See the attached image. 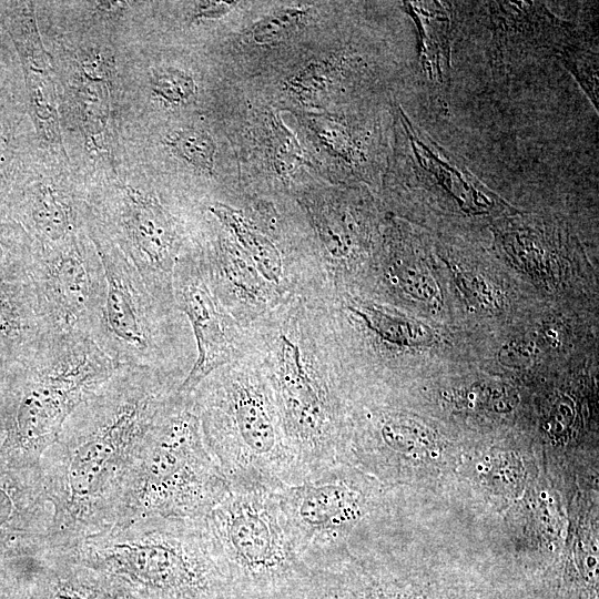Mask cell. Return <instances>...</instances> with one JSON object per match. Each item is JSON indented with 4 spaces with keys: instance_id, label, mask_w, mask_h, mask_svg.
Listing matches in <instances>:
<instances>
[{
    "instance_id": "obj_1",
    "label": "cell",
    "mask_w": 599,
    "mask_h": 599,
    "mask_svg": "<svg viewBox=\"0 0 599 599\" xmlns=\"http://www.w3.org/2000/svg\"><path fill=\"white\" fill-rule=\"evenodd\" d=\"M184 378L121 366L71 413L40 461L53 509L52 549L71 550L115 525L146 435Z\"/></svg>"
},
{
    "instance_id": "obj_2",
    "label": "cell",
    "mask_w": 599,
    "mask_h": 599,
    "mask_svg": "<svg viewBox=\"0 0 599 599\" xmlns=\"http://www.w3.org/2000/svg\"><path fill=\"white\" fill-rule=\"evenodd\" d=\"M246 332L271 385L293 455L292 485L342 463L347 398L318 302L292 298Z\"/></svg>"
},
{
    "instance_id": "obj_3",
    "label": "cell",
    "mask_w": 599,
    "mask_h": 599,
    "mask_svg": "<svg viewBox=\"0 0 599 599\" xmlns=\"http://www.w3.org/2000/svg\"><path fill=\"white\" fill-rule=\"evenodd\" d=\"M205 211L213 226L192 246L212 290L236 317H255L324 290L313 238L274 205L245 210L213 202Z\"/></svg>"
},
{
    "instance_id": "obj_4",
    "label": "cell",
    "mask_w": 599,
    "mask_h": 599,
    "mask_svg": "<svg viewBox=\"0 0 599 599\" xmlns=\"http://www.w3.org/2000/svg\"><path fill=\"white\" fill-rule=\"evenodd\" d=\"M0 377V474L40 469L71 413L121 366L81 333L47 332Z\"/></svg>"
},
{
    "instance_id": "obj_5",
    "label": "cell",
    "mask_w": 599,
    "mask_h": 599,
    "mask_svg": "<svg viewBox=\"0 0 599 599\" xmlns=\"http://www.w3.org/2000/svg\"><path fill=\"white\" fill-rule=\"evenodd\" d=\"M190 394L204 444L231 490L278 493L293 484V455L271 385L251 344Z\"/></svg>"
},
{
    "instance_id": "obj_6",
    "label": "cell",
    "mask_w": 599,
    "mask_h": 599,
    "mask_svg": "<svg viewBox=\"0 0 599 599\" xmlns=\"http://www.w3.org/2000/svg\"><path fill=\"white\" fill-rule=\"evenodd\" d=\"M63 552L141 599H231L204 519L140 518Z\"/></svg>"
},
{
    "instance_id": "obj_7",
    "label": "cell",
    "mask_w": 599,
    "mask_h": 599,
    "mask_svg": "<svg viewBox=\"0 0 599 599\" xmlns=\"http://www.w3.org/2000/svg\"><path fill=\"white\" fill-rule=\"evenodd\" d=\"M230 491L204 444L191 394L176 389L146 435L115 525L149 517L204 519Z\"/></svg>"
},
{
    "instance_id": "obj_8",
    "label": "cell",
    "mask_w": 599,
    "mask_h": 599,
    "mask_svg": "<svg viewBox=\"0 0 599 599\" xmlns=\"http://www.w3.org/2000/svg\"><path fill=\"white\" fill-rule=\"evenodd\" d=\"M231 599H302L313 570L297 552L277 493L231 490L204 518Z\"/></svg>"
},
{
    "instance_id": "obj_9",
    "label": "cell",
    "mask_w": 599,
    "mask_h": 599,
    "mask_svg": "<svg viewBox=\"0 0 599 599\" xmlns=\"http://www.w3.org/2000/svg\"><path fill=\"white\" fill-rule=\"evenodd\" d=\"M105 274V295L90 338L120 366L186 377L196 349L186 317L148 290L139 271L100 234L93 236Z\"/></svg>"
},
{
    "instance_id": "obj_10",
    "label": "cell",
    "mask_w": 599,
    "mask_h": 599,
    "mask_svg": "<svg viewBox=\"0 0 599 599\" xmlns=\"http://www.w3.org/2000/svg\"><path fill=\"white\" fill-rule=\"evenodd\" d=\"M277 498L293 544L313 571L353 557L361 530L383 507L373 481L344 461L285 486Z\"/></svg>"
},
{
    "instance_id": "obj_11",
    "label": "cell",
    "mask_w": 599,
    "mask_h": 599,
    "mask_svg": "<svg viewBox=\"0 0 599 599\" xmlns=\"http://www.w3.org/2000/svg\"><path fill=\"white\" fill-rule=\"evenodd\" d=\"M98 216L105 227L94 232L112 234L150 293L163 304L176 306L173 271L187 244L183 225L170 209L151 190L121 185L100 202Z\"/></svg>"
},
{
    "instance_id": "obj_12",
    "label": "cell",
    "mask_w": 599,
    "mask_h": 599,
    "mask_svg": "<svg viewBox=\"0 0 599 599\" xmlns=\"http://www.w3.org/2000/svg\"><path fill=\"white\" fill-rule=\"evenodd\" d=\"M30 274L48 332L90 337L105 295L104 267L97 247L80 233L59 243L39 245Z\"/></svg>"
},
{
    "instance_id": "obj_13",
    "label": "cell",
    "mask_w": 599,
    "mask_h": 599,
    "mask_svg": "<svg viewBox=\"0 0 599 599\" xmlns=\"http://www.w3.org/2000/svg\"><path fill=\"white\" fill-rule=\"evenodd\" d=\"M172 290L195 343L194 364L177 388L190 394L207 375L247 351L248 334L213 292L191 245L176 261Z\"/></svg>"
},
{
    "instance_id": "obj_14",
    "label": "cell",
    "mask_w": 599,
    "mask_h": 599,
    "mask_svg": "<svg viewBox=\"0 0 599 599\" xmlns=\"http://www.w3.org/2000/svg\"><path fill=\"white\" fill-rule=\"evenodd\" d=\"M52 525L41 469L0 474V569L29 568L48 554Z\"/></svg>"
},
{
    "instance_id": "obj_15",
    "label": "cell",
    "mask_w": 599,
    "mask_h": 599,
    "mask_svg": "<svg viewBox=\"0 0 599 599\" xmlns=\"http://www.w3.org/2000/svg\"><path fill=\"white\" fill-rule=\"evenodd\" d=\"M3 26L21 61L37 131L47 143L61 145L52 69L37 28L33 3L12 2L7 6Z\"/></svg>"
},
{
    "instance_id": "obj_16",
    "label": "cell",
    "mask_w": 599,
    "mask_h": 599,
    "mask_svg": "<svg viewBox=\"0 0 599 599\" xmlns=\"http://www.w3.org/2000/svg\"><path fill=\"white\" fill-rule=\"evenodd\" d=\"M31 585L33 599H141L113 579L55 550L38 560Z\"/></svg>"
},
{
    "instance_id": "obj_17",
    "label": "cell",
    "mask_w": 599,
    "mask_h": 599,
    "mask_svg": "<svg viewBox=\"0 0 599 599\" xmlns=\"http://www.w3.org/2000/svg\"><path fill=\"white\" fill-rule=\"evenodd\" d=\"M23 210L40 245L59 243L80 233L73 195L51 181H41L28 190Z\"/></svg>"
},
{
    "instance_id": "obj_18",
    "label": "cell",
    "mask_w": 599,
    "mask_h": 599,
    "mask_svg": "<svg viewBox=\"0 0 599 599\" xmlns=\"http://www.w3.org/2000/svg\"><path fill=\"white\" fill-rule=\"evenodd\" d=\"M165 145L173 154L196 170L211 175L216 146L210 134L196 129H182L167 135Z\"/></svg>"
},
{
    "instance_id": "obj_19",
    "label": "cell",
    "mask_w": 599,
    "mask_h": 599,
    "mask_svg": "<svg viewBox=\"0 0 599 599\" xmlns=\"http://www.w3.org/2000/svg\"><path fill=\"white\" fill-rule=\"evenodd\" d=\"M151 88L159 99L173 105L189 103L196 94L192 77L173 68L154 70L151 77Z\"/></svg>"
},
{
    "instance_id": "obj_20",
    "label": "cell",
    "mask_w": 599,
    "mask_h": 599,
    "mask_svg": "<svg viewBox=\"0 0 599 599\" xmlns=\"http://www.w3.org/2000/svg\"><path fill=\"white\" fill-rule=\"evenodd\" d=\"M305 12L281 11L261 20L252 30L253 39L261 43H272L288 37L302 22Z\"/></svg>"
},
{
    "instance_id": "obj_21",
    "label": "cell",
    "mask_w": 599,
    "mask_h": 599,
    "mask_svg": "<svg viewBox=\"0 0 599 599\" xmlns=\"http://www.w3.org/2000/svg\"><path fill=\"white\" fill-rule=\"evenodd\" d=\"M0 599H33L31 576L3 575L0 579Z\"/></svg>"
},
{
    "instance_id": "obj_22",
    "label": "cell",
    "mask_w": 599,
    "mask_h": 599,
    "mask_svg": "<svg viewBox=\"0 0 599 599\" xmlns=\"http://www.w3.org/2000/svg\"><path fill=\"white\" fill-rule=\"evenodd\" d=\"M232 3L226 1H200L194 7L193 16L195 19L220 18L230 11Z\"/></svg>"
},
{
    "instance_id": "obj_23",
    "label": "cell",
    "mask_w": 599,
    "mask_h": 599,
    "mask_svg": "<svg viewBox=\"0 0 599 599\" xmlns=\"http://www.w3.org/2000/svg\"><path fill=\"white\" fill-rule=\"evenodd\" d=\"M2 572L0 571V577H1Z\"/></svg>"
}]
</instances>
